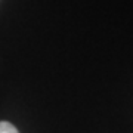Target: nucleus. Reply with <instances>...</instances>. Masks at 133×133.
Masks as SVG:
<instances>
[{"label": "nucleus", "instance_id": "f257e3e1", "mask_svg": "<svg viewBox=\"0 0 133 133\" xmlns=\"http://www.w3.org/2000/svg\"><path fill=\"white\" fill-rule=\"evenodd\" d=\"M0 133H18V130L8 121H0Z\"/></svg>", "mask_w": 133, "mask_h": 133}]
</instances>
